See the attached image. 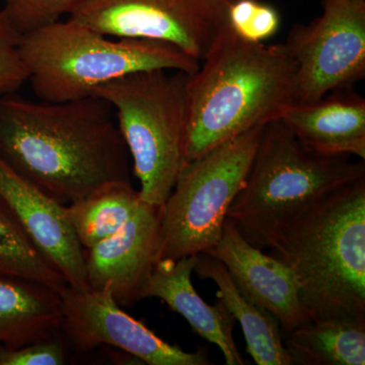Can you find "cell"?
Masks as SVG:
<instances>
[{"instance_id": "6da1fadb", "label": "cell", "mask_w": 365, "mask_h": 365, "mask_svg": "<svg viewBox=\"0 0 365 365\" xmlns=\"http://www.w3.org/2000/svg\"><path fill=\"white\" fill-rule=\"evenodd\" d=\"M0 157L63 204L106 184L131 182L130 155L112 106L0 95Z\"/></svg>"}, {"instance_id": "7a4b0ae2", "label": "cell", "mask_w": 365, "mask_h": 365, "mask_svg": "<svg viewBox=\"0 0 365 365\" xmlns=\"http://www.w3.org/2000/svg\"><path fill=\"white\" fill-rule=\"evenodd\" d=\"M187 83L184 163L297 104V66L284 43L241 39L228 25Z\"/></svg>"}, {"instance_id": "3957f363", "label": "cell", "mask_w": 365, "mask_h": 365, "mask_svg": "<svg viewBox=\"0 0 365 365\" xmlns=\"http://www.w3.org/2000/svg\"><path fill=\"white\" fill-rule=\"evenodd\" d=\"M268 250L294 274L312 319L365 318V178L288 225Z\"/></svg>"}, {"instance_id": "277c9868", "label": "cell", "mask_w": 365, "mask_h": 365, "mask_svg": "<svg viewBox=\"0 0 365 365\" xmlns=\"http://www.w3.org/2000/svg\"><path fill=\"white\" fill-rule=\"evenodd\" d=\"M362 178L364 160L307 150L277 118L263 127L227 218L250 244L268 250L288 225Z\"/></svg>"}, {"instance_id": "5b68a950", "label": "cell", "mask_w": 365, "mask_h": 365, "mask_svg": "<svg viewBox=\"0 0 365 365\" xmlns=\"http://www.w3.org/2000/svg\"><path fill=\"white\" fill-rule=\"evenodd\" d=\"M20 52L34 93L50 103L91 97L98 86L134 72L193 74L200 67L169 43L111 40L71 19L23 36Z\"/></svg>"}, {"instance_id": "8992f818", "label": "cell", "mask_w": 365, "mask_h": 365, "mask_svg": "<svg viewBox=\"0 0 365 365\" xmlns=\"http://www.w3.org/2000/svg\"><path fill=\"white\" fill-rule=\"evenodd\" d=\"M177 71H138L98 86L107 101L133 162L143 202L162 208L184 165L187 83Z\"/></svg>"}, {"instance_id": "52a82bcc", "label": "cell", "mask_w": 365, "mask_h": 365, "mask_svg": "<svg viewBox=\"0 0 365 365\" xmlns=\"http://www.w3.org/2000/svg\"><path fill=\"white\" fill-rule=\"evenodd\" d=\"M264 126L182 165L160 208V260L196 256L215 246Z\"/></svg>"}, {"instance_id": "ba28073f", "label": "cell", "mask_w": 365, "mask_h": 365, "mask_svg": "<svg viewBox=\"0 0 365 365\" xmlns=\"http://www.w3.org/2000/svg\"><path fill=\"white\" fill-rule=\"evenodd\" d=\"M232 0H83L71 20L118 39L160 41L202 62Z\"/></svg>"}, {"instance_id": "9c48e42d", "label": "cell", "mask_w": 365, "mask_h": 365, "mask_svg": "<svg viewBox=\"0 0 365 365\" xmlns=\"http://www.w3.org/2000/svg\"><path fill=\"white\" fill-rule=\"evenodd\" d=\"M323 14L297 24L284 45L297 66V104L348 90L365 76V2L323 0Z\"/></svg>"}, {"instance_id": "30bf717a", "label": "cell", "mask_w": 365, "mask_h": 365, "mask_svg": "<svg viewBox=\"0 0 365 365\" xmlns=\"http://www.w3.org/2000/svg\"><path fill=\"white\" fill-rule=\"evenodd\" d=\"M62 300L61 333L78 353L98 346L118 348L141 364L210 365L206 348L194 352L170 344L138 319L125 313L109 292H78L68 285L59 292Z\"/></svg>"}, {"instance_id": "8fae6325", "label": "cell", "mask_w": 365, "mask_h": 365, "mask_svg": "<svg viewBox=\"0 0 365 365\" xmlns=\"http://www.w3.org/2000/svg\"><path fill=\"white\" fill-rule=\"evenodd\" d=\"M160 208L143 201L118 232L83 250L90 289L109 292L119 306H134L160 261Z\"/></svg>"}, {"instance_id": "7c38bea8", "label": "cell", "mask_w": 365, "mask_h": 365, "mask_svg": "<svg viewBox=\"0 0 365 365\" xmlns=\"http://www.w3.org/2000/svg\"><path fill=\"white\" fill-rule=\"evenodd\" d=\"M0 199L31 241L78 292H90L83 249L59 202L0 157Z\"/></svg>"}, {"instance_id": "4fadbf2b", "label": "cell", "mask_w": 365, "mask_h": 365, "mask_svg": "<svg viewBox=\"0 0 365 365\" xmlns=\"http://www.w3.org/2000/svg\"><path fill=\"white\" fill-rule=\"evenodd\" d=\"M204 253L222 262L242 294L279 322L281 334L312 321L290 269L250 244L227 218L215 246Z\"/></svg>"}, {"instance_id": "5bb4252c", "label": "cell", "mask_w": 365, "mask_h": 365, "mask_svg": "<svg viewBox=\"0 0 365 365\" xmlns=\"http://www.w3.org/2000/svg\"><path fill=\"white\" fill-rule=\"evenodd\" d=\"M343 91L311 104L289 106L279 118L307 150L365 160V100Z\"/></svg>"}, {"instance_id": "9a60e30c", "label": "cell", "mask_w": 365, "mask_h": 365, "mask_svg": "<svg viewBox=\"0 0 365 365\" xmlns=\"http://www.w3.org/2000/svg\"><path fill=\"white\" fill-rule=\"evenodd\" d=\"M196 256L158 262L144 294V299H162L175 313L188 322L192 330L217 346L225 364H246L234 340L235 319L222 300L215 306L206 304L192 284Z\"/></svg>"}, {"instance_id": "2e32d148", "label": "cell", "mask_w": 365, "mask_h": 365, "mask_svg": "<svg viewBox=\"0 0 365 365\" xmlns=\"http://www.w3.org/2000/svg\"><path fill=\"white\" fill-rule=\"evenodd\" d=\"M58 292L24 278L0 276V345L16 348L61 332Z\"/></svg>"}, {"instance_id": "e0dca14e", "label": "cell", "mask_w": 365, "mask_h": 365, "mask_svg": "<svg viewBox=\"0 0 365 365\" xmlns=\"http://www.w3.org/2000/svg\"><path fill=\"white\" fill-rule=\"evenodd\" d=\"M193 272L201 279L212 280L217 285L218 299L241 324L247 352L256 364L292 365L283 343L279 322L242 294L222 262L206 253L196 255Z\"/></svg>"}, {"instance_id": "ac0fdd59", "label": "cell", "mask_w": 365, "mask_h": 365, "mask_svg": "<svg viewBox=\"0 0 365 365\" xmlns=\"http://www.w3.org/2000/svg\"><path fill=\"white\" fill-rule=\"evenodd\" d=\"M282 340L292 364H365V318L312 319Z\"/></svg>"}, {"instance_id": "d6986e66", "label": "cell", "mask_w": 365, "mask_h": 365, "mask_svg": "<svg viewBox=\"0 0 365 365\" xmlns=\"http://www.w3.org/2000/svg\"><path fill=\"white\" fill-rule=\"evenodd\" d=\"M141 202L131 182H109L66 204V216L81 248L90 249L123 227Z\"/></svg>"}, {"instance_id": "ffe728a7", "label": "cell", "mask_w": 365, "mask_h": 365, "mask_svg": "<svg viewBox=\"0 0 365 365\" xmlns=\"http://www.w3.org/2000/svg\"><path fill=\"white\" fill-rule=\"evenodd\" d=\"M0 276L24 278L61 292L66 280L31 241L0 199Z\"/></svg>"}, {"instance_id": "44dd1931", "label": "cell", "mask_w": 365, "mask_h": 365, "mask_svg": "<svg viewBox=\"0 0 365 365\" xmlns=\"http://www.w3.org/2000/svg\"><path fill=\"white\" fill-rule=\"evenodd\" d=\"M227 25L241 39L264 43L279 31V11L260 0H232L227 9Z\"/></svg>"}, {"instance_id": "7402d4cb", "label": "cell", "mask_w": 365, "mask_h": 365, "mask_svg": "<svg viewBox=\"0 0 365 365\" xmlns=\"http://www.w3.org/2000/svg\"><path fill=\"white\" fill-rule=\"evenodd\" d=\"M83 0H4L1 11L21 37L73 13Z\"/></svg>"}, {"instance_id": "603a6c76", "label": "cell", "mask_w": 365, "mask_h": 365, "mask_svg": "<svg viewBox=\"0 0 365 365\" xmlns=\"http://www.w3.org/2000/svg\"><path fill=\"white\" fill-rule=\"evenodd\" d=\"M21 36L0 9V95L18 91L28 81L20 52Z\"/></svg>"}, {"instance_id": "cb8c5ba5", "label": "cell", "mask_w": 365, "mask_h": 365, "mask_svg": "<svg viewBox=\"0 0 365 365\" xmlns=\"http://www.w3.org/2000/svg\"><path fill=\"white\" fill-rule=\"evenodd\" d=\"M67 362L66 339L61 332L20 347L0 345V365H63Z\"/></svg>"}, {"instance_id": "d4e9b609", "label": "cell", "mask_w": 365, "mask_h": 365, "mask_svg": "<svg viewBox=\"0 0 365 365\" xmlns=\"http://www.w3.org/2000/svg\"><path fill=\"white\" fill-rule=\"evenodd\" d=\"M353 1L365 2V0H353Z\"/></svg>"}]
</instances>
